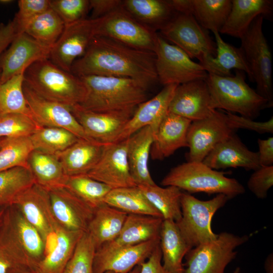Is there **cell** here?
Wrapping results in <instances>:
<instances>
[{"label": "cell", "mask_w": 273, "mask_h": 273, "mask_svg": "<svg viewBox=\"0 0 273 273\" xmlns=\"http://www.w3.org/2000/svg\"><path fill=\"white\" fill-rule=\"evenodd\" d=\"M50 52L26 33L19 34L0 56V83L25 72L34 62L49 59Z\"/></svg>", "instance_id": "cell-18"}, {"label": "cell", "mask_w": 273, "mask_h": 273, "mask_svg": "<svg viewBox=\"0 0 273 273\" xmlns=\"http://www.w3.org/2000/svg\"><path fill=\"white\" fill-rule=\"evenodd\" d=\"M57 229V228H56ZM58 244V234L55 231L50 233L44 240L43 257L51 253Z\"/></svg>", "instance_id": "cell-56"}, {"label": "cell", "mask_w": 273, "mask_h": 273, "mask_svg": "<svg viewBox=\"0 0 273 273\" xmlns=\"http://www.w3.org/2000/svg\"><path fill=\"white\" fill-rule=\"evenodd\" d=\"M13 1L11 0H0V4L7 5L12 3Z\"/></svg>", "instance_id": "cell-59"}, {"label": "cell", "mask_w": 273, "mask_h": 273, "mask_svg": "<svg viewBox=\"0 0 273 273\" xmlns=\"http://www.w3.org/2000/svg\"><path fill=\"white\" fill-rule=\"evenodd\" d=\"M39 127L27 115L14 113L0 115V139L30 136Z\"/></svg>", "instance_id": "cell-47"}, {"label": "cell", "mask_w": 273, "mask_h": 273, "mask_svg": "<svg viewBox=\"0 0 273 273\" xmlns=\"http://www.w3.org/2000/svg\"><path fill=\"white\" fill-rule=\"evenodd\" d=\"M141 270V265H137L132 270L128 273H140ZM104 273H116L112 271H107Z\"/></svg>", "instance_id": "cell-58"}, {"label": "cell", "mask_w": 273, "mask_h": 273, "mask_svg": "<svg viewBox=\"0 0 273 273\" xmlns=\"http://www.w3.org/2000/svg\"><path fill=\"white\" fill-rule=\"evenodd\" d=\"M1 208H2V207H1ZM1 208H0V209H1Z\"/></svg>", "instance_id": "cell-61"}, {"label": "cell", "mask_w": 273, "mask_h": 273, "mask_svg": "<svg viewBox=\"0 0 273 273\" xmlns=\"http://www.w3.org/2000/svg\"><path fill=\"white\" fill-rule=\"evenodd\" d=\"M216 46V55L210 57L200 64L209 74L230 76L232 69L244 72L252 81L251 72L241 48L226 42L218 32H213Z\"/></svg>", "instance_id": "cell-30"}, {"label": "cell", "mask_w": 273, "mask_h": 273, "mask_svg": "<svg viewBox=\"0 0 273 273\" xmlns=\"http://www.w3.org/2000/svg\"><path fill=\"white\" fill-rule=\"evenodd\" d=\"M24 82V72L0 83V115L14 113L32 118L23 91Z\"/></svg>", "instance_id": "cell-43"}, {"label": "cell", "mask_w": 273, "mask_h": 273, "mask_svg": "<svg viewBox=\"0 0 273 273\" xmlns=\"http://www.w3.org/2000/svg\"><path fill=\"white\" fill-rule=\"evenodd\" d=\"M56 231L58 244L54 250L38 264L40 273H62L84 232L68 230L60 224Z\"/></svg>", "instance_id": "cell-36"}, {"label": "cell", "mask_w": 273, "mask_h": 273, "mask_svg": "<svg viewBox=\"0 0 273 273\" xmlns=\"http://www.w3.org/2000/svg\"><path fill=\"white\" fill-rule=\"evenodd\" d=\"M19 10L14 18L18 32L24 33L27 25L36 17L51 8L49 0H20Z\"/></svg>", "instance_id": "cell-49"}, {"label": "cell", "mask_w": 273, "mask_h": 273, "mask_svg": "<svg viewBox=\"0 0 273 273\" xmlns=\"http://www.w3.org/2000/svg\"><path fill=\"white\" fill-rule=\"evenodd\" d=\"M106 204L128 214L149 215L162 218L138 187L111 189L104 199Z\"/></svg>", "instance_id": "cell-34"}, {"label": "cell", "mask_w": 273, "mask_h": 273, "mask_svg": "<svg viewBox=\"0 0 273 273\" xmlns=\"http://www.w3.org/2000/svg\"><path fill=\"white\" fill-rule=\"evenodd\" d=\"M35 183L29 168L18 167L0 171V208L14 206L19 195Z\"/></svg>", "instance_id": "cell-40"}, {"label": "cell", "mask_w": 273, "mask_h": 273, "mask_svg": "<svg viewBox=\"0 0 273 273\" xmlns=\"http://www.w3.org/2000/svg\"><path fill=\"white\" fill-rule=\"evenodd\" d=\"M96 251L90 236L87 232H84L62 273H93Z\"/></svg>", "instance_id": "cell-46"}, {"label": "cell", "mask_w": 273, "mask_h": 273, "mask_svg": "<svg viewBox=\"0 0 273 273\" xmlns=\"http://www.w3.org/2000/svg\"><path fill=\"white\" fill-rule=\"evenodd\" d=\"M160 239L114 248L101 247L96 251L93 273L112 271L128 273L145 261L159 244Z\"/></svg>", "instance_id": "cell-17"}, {"label": "cell", "mask_w": 273, "mask_h": 273, "mask_svg": "<svg viewBox=\"0 0 273 273\" xmlns=\"http://www.w3.org/2000/svg\"><path fill=\"white\" fill-rule=\"evenodd\" d=\"M231 7V0H191V14L205 30L219 33Z\"/></svg>", "instance_id": "cell-38"}, {"label": "cell", "mask_w": 273, "mask_h": 273, "mask_svg": "<svg viewBox=\"0 0 273 273\" xmlns=\"http://www.w3.org/2000/svg\"><path fill=\"white\" fill-rule=\"evenodd\" d=\"M235 71L230 76L208 73L205 81L212 107L253 120L261 110L269 108L268 102L246 83L244 72Z\"/></svg>", "instance_id": "cell-4"}, {"label": "cell", "mask_w": 273, "mask_h": 273, "mask_svg": "<svg viewBox=\"0 0 273 273\" xmlns=\"http://www.w3.org/2000/svg\"><path fill=\"white\" fill-rule=\"evenodd\" d=\"M34 150L30 136L0 139V171L18 167L29 168L28 159Z\"/></svg>", "instance_id": "cell-42"}, {"label": "cell", "mask_w": 273, "mask_h": 273, "mask_svg": "<svg viewBox=\"0 0 273 273\" xmlns=\"http://www.w3.org/2000/svg\"><path fill=\"white\" fill-rule=\"evenodd\" d=\"M202 162L214 170L242 167L255 170L260 167L258 152L248 149L235 133L217 144Z\"/></svg>", "instance_id": "cell-22"}, {"label": "cell", "mask_w": 273, "mask_h": 273, "mask_svg": "<svg viewBox=\"0 0 273 273\" xmlns=\"http://www.w3.org/2000/svg\"><path fill=\"white\" fill-rule=\"evenodd\" d=\"M13 219L16 232L25 252L31 258L43 256L44 242L38 231L19 212H14Z\"/></svg>", "instance_id": "cell-45"}, {"label": "cell", "mask_w": 273, "mask_h": 273, "mask_svg": "<svg viewBox=\"0 0 273 273\" xmlns=\"http://www.w3.org/2000/svg\"><path fill=\"white\" fill-rule=\"evenodd\" d=\"M225 174L202 162L187 161L172 168L161 184L174 186L190 193L222 194L229 199L245 193V188L239 181Z\"/></svg>", "instance_id": "cell-5"}, {"label": "cell", "mask_w": 273, "mask_h": 273, "mask_svg": "<svg viewBox=\"0 0 273 273\" xmlns=\"http://www.w3.org/2000/svg\"><path fill=\"white\" fill-rule=\"evenodd\" d=\"M191 122L168 111L155 133L150 151L152 159L162 160L177 149L188 147L187 133Z\"/></svg>", "instance_id": "cell-24"}, {"label": "cell", "mask_w": 273, "mask_h": 273, "mask_svg": "<svg viewBox=\"0 0 273 273\" xmlns=\"http://www.w3.org/2000/svg\"><path fill=\"white\" fill-rule=\"evenodd\" d=\"M96 209L104 203V199L111 189L86 174L67 176L64 187Z\"/></svg>", "instance_id": "cell-44"}, {"label": "cell", "mask_w": 273, "mask_h": 273, "mask_svg": "<svg viewBox=\"0 0 273 273\" xmlns=\"http://www.w3.org/2000/svg\"><path fill=\"white\" fill-rule=\"evenodd\" d=\"M155 60L154 52L96 36L84 54L74 61L71 73L78 77L99 75L129 78L148 88L159 82Z\"/></svg>", "instance_id": "cell-1"}, {"label": "cell", "mask_w": 273, "mask_h": 273, "mask_svg": "<svg viewBox=\"0 0 273 273\" xmlns=\"http://www.w3.org/2000/svg\"><path fill=\"white\" fill-rule=\"evenodd\" d=\"M225 113L229 126L235 130L241 128L255 131L259 133L273 132L272 116L268 121L258 122L232 113Z\"/></svg>", "instance_id": "cell-51"}, {"label": "cell", "mask_w": 273, "mask_h": 273, "mask_svg": "<svg viewBox=\"0 0 273 273\" xmlns=\"http://www.w3.org/2000/svg\"><path fill=\"white\" fill-rule=\"evenodd\" d=\"M64 27L63 21L50 8L33 19L27 25L24 33L51 51L62 34Z\"/></svg>", "instance_id": "cell-39"}, {"label": "cell", "mask_w": 273, "mask_h": 273, "mask_svg": "<svg viewBox=\"0 0 273 273\" xmlns=\"http://www.w3.org/2000/svg\"><path fill=\"white\" fill-rule=\"evenodd\" d=\"M258 159L260 166L273 165V138L267 139H258Z\"/></svg>", "instance_id": "cell-55"}, {"label": "cell", "mask_w": 273, "mask_h": 273, "mask_svg": "<svg viewBox=\"0 0 273 273\" xmlns=\"http://www.w3.org/2000/svg\"><path fill=\"white\" fill-rule=\"evenodd\" d=\"M159 247L164 268L172 273H184L183 260L192 248L182 236L174 220H163Z\"/></svg>", "instance_id": "cell-31"}, {"label": "cell", "mask_w": 273, "mask_h": 273, "mask_svg": "<svg viewBox=\"0 0 273 273\" xmlns=\"http://www.w3.org/2000/svg\"><path fill=\"white\" fill-rule=\"evenodd\" d=\"M225 112L215 109L208 117L192 121L187 133L188 161L202 162L219 143L234 133Z\"/></svg>", "instance_id": "cell-12"}, {"label": "cell", "mask_w": 273, "mask_h": 273, "mask_svg": "<svg viewBox=\"0 0 273 273\" xmlns=\"http://www.w3.org/2000/svg\"><path fill=\"white\" fill-rule=\"evenodd\" d=\"M157 128L146 126L128 138L127 158L131 175L137 186L155 184L149 169V158Z\"/></svg>", "instance_id": "cell-26"}, {"label": "cell", "mask_w": 273, "mask_h": 273, "mask_svg": "<svg viewBox=\"0 0 273 273\" xmlns=\"http://www.w3.org/2000/svg\"><path fill=\"white\" fill-rule=\"evenodd\" d=\"M94 36L93 20L90 18L65 25L51 50L49 59L62 69L71 72L73 63L84 54Z\"/></svg>", "instance_id": "cell-15"}, {"label": "cell", "mask_w": 273, "mask_h": 273, "mask_svg": "<svg viewBox=\"0 0 273 273\" xmlns=\"http://www.w3.org/2000/svg\"><path fill=\"white\" fill-rule=\"evenodd\" d=\"M11 207L0 209V273H13L31 262L17 237Z\"/></svg>", "instance_id": "cell-25"}, {"label": "cell", "mask_w": 273, "mask_h": 273, "mask_svg": "<svg viewBox=\"0 0 273 273\" xmlns=\"http://www.w3.org/2000/svg\"><path fill=\"white\" fill-rule=\"evenodd\" d=\"M23 91L32 118L39 126L63 128L80 139L92 141L86 135L70 107L43 98L24 82Z\"/></svg>", "instance_id": "cell-14"}, {"label": "cell", "mask_w": 273, "mask_h": 273, "mask_svg": "<svg viewBox=\"0 0 273 273\" xmlns=\"http://www.w3.org/2000/svg\"><path fill=\"white\" fill-rule=\"evenodd\" d=\"M127 215L105 203L95 209L86 232L90 236L96 250L118 237Z\"/></svg>", "instance_id": "cell-32"}, {"label": "cell", "mask_w": 273, "mask_h": 273, "mask_svg": "<svg viewBox=\"0 0 273 273\" xmlns=\"http://www.w3.org/2000/svg\"><path fill=\"white\" fill-rule=\"evenodd\" d=\"M214 110L208 86L203 80L178 85L168 107L169 112L192 122L209 117Z\"/></svg>", "instance_id": "cell-20"}, {"label": "cell", "mask_w": 273, "mask_h": 273, "mask_svg": "<svg viewBox=\"0 0 273 273\" xmlns=\"http://www.w3.org/2000/svg\"><path fill=\"white\" fill-rule=\"evenodd\" d=\"M264 268L265 273H273V254L272 253L266 258Z\"/></svg>", "instance_id": "cell-57"}, {"label": "cell", "mask_w": 273, "mask_h": 273, "mask_svg": "<svg viewBox=\"0 0 273 273\" xmlns=\"http://www.w3.org/2000/svg\"><path fill=\"white\" fill-rule=\"evenodd\" d=\"M89 10H92L90 19L94 20L113 12L122 6L121 0H90Z\"/></svg>", "instance_id": "cell-52"}, {"label": "cell", "mask_w": 273, "mask_h": 273, "mask_svg": "<svg viewBox=\"0 0 273 273\" xmlns=\"http://www.w3.org/2000/svg\"><path fill=\"white\" fill-rule=\"evenodd\" d=\"M149 201L161 213L163 219L178 221L181 218V190L174 186L162 188L156 184L138 186Z\"/></svg>", "instance_id": "cell-37"}, {"label": "cell", "mask_w": 273, "mask_h": 273, "mask_svg": "<svg viewBox=\"0 0 273 273\" xmlns=\"http://www.w3.org/2000/svg\"><path fill=\"white\" fill-rule=\"evenodd\" d=\"M163 220L160 217L149 215L128 214L118 237L102 246L107 248L127 246L160 239Z\"/></svg>", "instance_id": "cell-28"}, {"label": "cell", "mask_w": 273, "mask_h": 273, "mask_svg": "<svg viewBox=\"0 0 273 273\" xmlns=\"http://www.w3.org/2000/svg\"><path fill=\"white\" fill-rule=\"evenodd\" d=\"M105 146L97 142L79 139L56 155L66 176L86 174L99 160Z\"/></svg>", "instance_id": "cell-29"}, {"label": "cell", "mask_w": 273, "mask_h": 273, "mask_svg": "<svg viewBox=\"0 0 273 273\" xmlns=\"http://www.w3.org/2000/svg\"><path fill=\"white\" fill-rule=\"evenodd\" d=\"M128 139L106 145L95 166L86 175L111 189L137 186L127 158Z\"/></svg>", "instance_id": "cell-13"}, {"label": "cell", "mask_w": 273, "mask_h": 273, "mask_svg": "<svg viewBox=\"0 0 273 273\" xmlns=\"http://www.w3.org/2000/svg\"><path fill=\"white\" fill-rule=\"evenodd\" d=\"M233 273H241V269L239 267H237L234 271L233 272Z\"/></svg>", "instance_id": "cell-60"}, {"label": "cell", "mask_w": 273, "mask_h": 273, "mask_svg": "<svg viewBox=\"0 0 273 273\" xmlns=\"http://www.w3.org/2000/svg\"><path fill=\"white\" fill-rule=\"evenodd\" d=\"M155 67L160 83L180 85L195 80H205L208 73L182 50L158 34Z\"/></svg>", "instance_id": "cell-10"}, {"label": "cell", "mask_w": 273, "mask_h": 273, "mask_svg": "<svg viewBox=\"0 0 273 273\" xmlns=\"http://www.w3.org/2000/svg\"><path fill=\"white\" fill-rule=\"evenodd\" d=\"M86 87L83 101L76 105L98 112L135 110L147 100L148 88L129 78L87 75L79 77Z\"/></svg>", "instance_id": "cell-2"}, {"label": "cell", "mask_w": 273, "mask_h": 273, "mask_svg": "<svg viewBox=\"0 0 273 273\" xmlns=\"http://www.w3.org/2000/svg\"><path fill=\"white\" fill-rule=\"evenodd\" d=\"M160 35L182 50L192 59L197 58L199 63L216 55V46L207 30L191 14L176 13L160 30Z\"/></svg>", "instance_id": "cell-11"}, {"label": "cell", "mask_w": 273, "mask_h": 273, "mask_svg": "<svg viewBox=\"0 0 273 273\" xmlns=\"http://www.w3.org/2000/svg\"><path fill=\"white\" fill-rule=\"evenodd\" d=\"M247 187L257 198H266L268 190L273 186V165L260 166L254 170L247 183Z\"/></svg>", "instance_id": "cell-50"}, {"label": "cell", "mask_w": 273, "mask_h": 273, "mask_svg": "<svg viewBox=\"0 0 273 273\" xmlns=\"http://www.w3.org/2000/svg\"><path fill=\"white\" fill-rule=\"evenodd\" d=\"M24 83L43 98L70 108L79 105L86 95L80 77L62 69L49 59L37 61L28 67Z\"/></svg>", "instance_id": "cell-3"}, {"label": "cell", "mask_w": 273, "mask_h": 273, "mask_svg": "<svg viewBox=\"0 0 273 273\" xmlns=\"http://www.w3.org/2000/svg\"><path fill=\"white\" fill-rule=\"evenodd\" d=\"M70 109L86 135L91 141L105 145L117 141L135 110L98 112L77 106Z\"/></svg>", "instance_id": "cell-16"}, {"label": "cell", "mask_w": 273, "mask_h": 273, "mask_svg": "<svg viewBox=\"0 0 273 273\" xmlns=\"http://www.w3.org/2000/svg\"><path fill=\"white\" fill-rule=\"evenodd\" d=\"M19 34L14 19L7 24L0 23V56Z\"/></svg>", "instance_id": "cell-54"}, {"label": "cell", "mask_w": 273, "mask_h": 273, "mask_svg": "<svg viewBox=\"0 0 273 273\" xmlns=\"http://www.w3.org/2000/svg\"><path fill=\"white\" fill-rule=\"evenodd\" d=\"M161 261L162 254L159 244L149 257L140 264V273H172L164 268Z\"/></svg>", "instance_id": "cell-53"}, {"label": "cell", "mask_w": 273, "mask_h": 273, "mask_svg": "<svg viewBox=\"0 0 273 273\" xmlns=\"http://www.w3.org/2000/svg\"><path fill=\"white\" fill-rule=\"evenodd\" d=\"M93 20L95 36L108 37L135 49L155 52L158 33L136 21L122 6Z\"/></svg>", "instance_id": "cell-9"}, {"label": "cell", "mask_w": 273, "mask_h": 273, "mask_svg": "<svg viewBox=\"0 0 273 273\" xmlns=\"http://www.w3.org/2000/svg\"><path fill=\"white\" fill-rule=\"evenodd\" d=\"M272 11L271 0H232L230 12L219 33L240 39L257 17L270 18Z\"/></svg>", "instance_id": "cell-27"}, {"label": "cell", "mask_w": 273, "mask_h": 273, "mask_svg": "<svg viewBox=\"0 0 273 273\" xmlns=\"http://www.w3.org/2000/svg\"><path fill=\"white\" fill-rule=\"evenodd\" d=\"M47 190L58 223L68 230L86 232L95 209L64 187Z\"/></svg>", "instance_id": "cell-19"}, {"label": "cell", "mask_w": 273, "mask_h": 273, "mask_svg": "<svg viewBox=\"0 0 273 273\" xmlns=\"http://www.w3.org/2000/svg\"><path fill=\"white\" fill-rule=\"evenodd\" d=\"M14 205L38 231L43 242L59 225L52 211L48 190L36 183L20 194Z\"/></svg>", "instance_id": "cell-21"}, {"label": "cell", "mask_w": 273, "mask_h": 273, "mask_svg": "<svg viewBox=\"0 0 273 273\" xmlns=\"http://www.w3.org/2000/svg\"><path fill=\"white\" fill-rule=\"evenodd\" d=\"M177 85L169 84L164 86L156 96L140 104L115 143L128 139L147 126H153L158 129L168 111L170 101Z\"/></svg>", "instance_id": "cell-23"}, {"label": "cell", "mask_w": 273, "mask_h": 273, "mask_svg": "<svg viewBox=\"0 0 273 273\" xmlns=\"http://www.w3.org/2000/svg\"><path fill=\"white\" fill-rule=\"evenodd\" d=\"M249 238L247 235L222 232L215 239L192 248L185 257L184 273H224L227 265L236 257V248Z\"/></svg>", "instance_id": "cell-8"}, {"label": "cell", "mask_w": 273, "mask_h": 273, "mask_svg": "<svg viewBox=\"0 0 273 273\" xmlns=\"http://www.w3.org/2000/svg\"><path fill=\"white\" fill-rule=\"evenodd\" d=\"M28 164L36 184L46 190L64 187L67 176L56 155L34 150Z\"/></svg>", "instance_id": "cell-35"}, {"label": "cell", "mask_w": 273, "mask_h": 273, "mask_svg": "<svg viewBox=\"0 0 273 273\" xmlns=\"http://www.w3.org/2000/svg\"><path fill=\"white\" fill-rule=\"evenodd\" d=\"M51 8L58 14L65 25L86 19L89 10L88 0H52Z\"/></svg>", "instance_id": "cell-48"}, {"label": "cell", "mask_w": 273, "mask_h": 273, "mask_svg": "<svg viewBox=\"0 0 273 273\" xmlns=\"http://www.w3.org/2000/svg\"><path fill=\"white\" fill-rule=\"evenodd\" d=\"M30 138L34 150L55 155L80 139L66 129L54 127H39Z\"/></svg>", "instance_id": "cell-41"}, {"label": "cell", "mask_w": 273, "mask_h": 273, "mask_svg": "<svg viewBox=\"0 0 273 273\" xmlns=\"http://www.w3.org/2000/svg\"><path fill=\"white\" fill-rule=\"evenodd\" d=\"M264 17L259 16L240 38L241 47L251 72L257 93L273 106L272 56L263 32Z\"/></svg>", "instance_id": "cell-7"}, {"label": "cell", "mask_w": 273, "mask_h": 273, "mask_svg": "<svg viewBox=\"0 0 273 273\" xmlns=\"http://www.w3.org/2000/svg\"><path fill=\"white\" fill-rule=\"evenodd\" d=\"M229 198L222 194L208 200H201L188 193H183L181 200V216L175 222L187 243L192 248L215 239L211 228L212 217L226 204Z\"/></svg>", "instance_id": "cell-6"}, {"label": "cell", "mask_w": 273, "mask_h": 273, "mask_svg": "<svg viewBox=\"0 0 273 273\" xmlns=\"http://www.w3.org/2000/svg\"><path fill=\"white\" fill-rule=\"evenodd\" d=\"M122 6L136 21L155 32L162 29L177 13L168 0H124Z\"/></svg>", "instance_id": "cell-33"}]
</instances>
